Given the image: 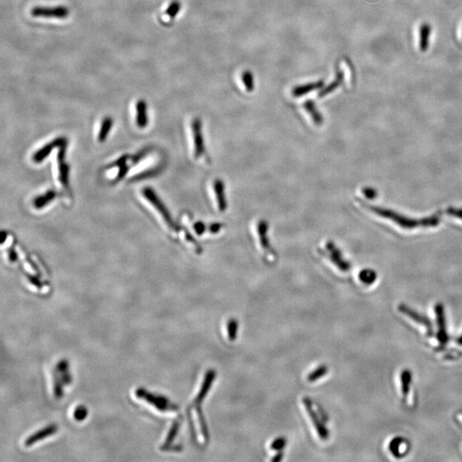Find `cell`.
I'll return each instance as SVG.
<instances>
[{"mask_svg":"<svg viewBox=\"0 0 462 462\" xmlns=\"http://www.w3.org/2000/svg\"><path fill=\"white\" fill-rule=\"evenodd\" d=\"M368 207L370 209V211H373L375 214L379 215L381 217L394 221L395 224L406 230H413L419 227H435L440 224L441 217L438 215H434L432 217H428L426 218H422V219H415V218L405 217L399 213H396L395 211L387 210V209L380 208L376 206H368Z\"/></svg>","mask_w":462,"mask_h":462,"instance_id":"6da1fadb","label":"cell"},{"mask_svg":"<svg viewBox=\"0 0 462 462\" xmlns=\"http://www.w3.org/2000/svg\"><path fill=\"white\" fill-rule=\"evenodd\" d=\"M254 230L256 244L264 259L268 263H275L277 256L271 246L269 234H268L269 233L268 222L263 219L257 221L254 225Z\"/></svg>","mask_w":462,"mask_h":462,"instance_id":"7a4b0ae2","label":"cell"},{"mask_svg":"<svg viewBox=\"0 0 462 462\" xmlns=\"http://www.w3.org/2000/svg\"><path fill=\"white\" fill-rule=\"evenodd\" d=\"M191 147L193 159L204 162L208 160L203 137L202 123L199 118H194L191 123Z\"/></svg>","mask_w":462,"mask_h":462,"instance_id":"3957f363","label":"cell"},{"mask_svg":"<svg viewBox=\"0 0 462 462\" xmlns=\"http://www.w3.org/2000/svg\"><path fill=\"white\" fill-rule=\"evenodd\" d=\"M318 253L321 257L330 261L341 272H348L350 269V264L343 259V254L333 242H325L324 247L318 249Z\"/></svg>","mask_w":462,"mask_h":462,"instance_id":"277c9868","label":"cell"},{"mask_svg":"<svg viewBox=\"0 0 462 462\" xmlns=\"http://www.w3.org/2000/svg\"><path fill=\"white\" fill-rule=\"evenodd\" d=\"M304 407L306 408V412L309 415L310 419L312 420L313 426L315 427L316 432L318 433V437L323 439L326 440L330 437V432L328 431L326 426H325V421L326 419V416L323 414V410H316L313 407V403L309 398H304L303 399Z\"/></svg>","mask_w":462,"mask_h":462,"instance_id":"5b68a950","label":"cell"},{"mask_svg":"<svg viewBox=\"0 0 462 462\" xmlns=\"http://www.w3.org/2000/svg\"><path fill=\"white\" fill-rule=\"evenodd\" d=\"M143 196L151 205H153V208L155 209L159 212V216L162 218L163 221L165 222L166 226L168 227L170 230L176 231L177 230V225L175 224L174 221L172 219V216L170 214L168 210L166 207V205L163 204L162 201L159 199V197L156 195L152 188L150 187H146L143 189Z\"/></svg>","mask_w":462,"mask_h":462,"instance_id":"8992f818","label":"cell"},{"mask_svg":"<svg viewBox=\"0 0 462 462\" xmlns=\"http://www.w3.org/2000/svg\"><path fill=\"white\" fill-rule=\"evenodd\" d=\"M135 395L138 398L147 401L149 404L155 407V408L161 412L178 410V407L176 405L172 404L167 398L162 395H153L142 388H140L135 391Z\"/></svg>","mask_w":462,"mask_h":462,"instance_id":"52a82bcc","label":"cell"},{"mask_svg":"<svg viewBox=\"0 0 462 462\" xmlns=\"http://www.w3.org/2000/svg\"><path fill=\"white\" fill-rule=\"evenodd\" d=\"M211 199L214 205V208L219 213H224L228 207L226 195H225V186L224 182L221 179H214L211 182Z\"/></svg>","mask_w":462,"mask_h":462,"instance_id":"ba28073f","label":"cell"},{"mask_svg":"<svg viewBox=\"0 0 462 462\" xmlns=\"http://www.w3.org/2000/svg\"><path fill=\"white\" fill-rule=\"evenodd\" d=\"M31 15L34 17L65 19L70 15V10L67 7L64 5L52 7L36 6L31 9Z\"/></svg>","mask_w":462,"mask_h":462,"instance_id":"9c48e42d","label":"cell"},{"mask_svg":"<svg viewBox=\"0 0 462 462\" xmlns=\"http://www.w3.org/2000/svg\"><path fill=\"white\" fill-rule=\"evenodd\" d=\"M435 312H436V318L438 322V341L440 346L444 347L449 342V335L447 332V327H446V318H445V312H444V306L442 303H438L435 306Z\"/></svg>","mask_w":462,"mask_h":462,"instance_id":"30bf717a","label":"cell"},{"mask_svg":"<svg viewBox=\"0 0 462 462\" xmlns=\"http://www.w3.org/2000/svg\"><path fill=\"white\" fill-rule=\"evenodd\" d=\"M398 309L401 313H403L405 315L407 316L408 318L413 319V321L416 322V323L422 325L424 327H426L429 336L433 335V328H432V322L430 321V319L427 317L420 314L419 312H417L416 311H414V310L408 307L404 304H401L400 306H398Z\"/></svg>","mask_w":462,"mask_h":462,"instance_id":"8fae6325","label":"cell"},{"mask_svg":"<svg viewBox=\"0 0 462 462\" xmlns=\"http://www.w3.org/2000/svg\"><path fill=\"white\" fill-rule=\"evenodd\" d=\"M65 147L66 141L59 147L58 154V174L59 184L65 187V189H67L69 185V168L65 160Z\"/></svg>","mask_w":462,"mask_h":462,"instance_id":"7c38bea8","label":"cell"},{"mask_svg":"<svg viewBox=\"0 0 462 462\" xmlns=\"http://www.w3.org/2000/svg\"><path fill=\"white\" fill-rule=\"evenodd\" d=\"M215 378H216V371L214 370H207V372L205 373V377H204V380H203V383L201 384L199 393H198L195 399L193 400V405H199V406L201 405L204 399L206 397V395L208 394L209 390L211 389V385L214 382Z\"/></svg>","mask_w":462,"mask_h":462,"instance_id":"4fadbf2b","label":"cell"},{"mask_svg":"<svg viewBox=\"0 0 462 462\" xmlns=\"http://www.w3.org/2000/svg\"><path fill=\"white\" fill-rule=\"evenodd\" d=\"M65 141H66V140H65V138H57L55 140H53L52 142H50L48 144L45 145L44 147H41L40 149L36 151V152L34 153V155H33V161H34V163L43 162L44 159H46V157L49 156L50 153H52V150H53L55 147H60Z\"/></svg>","mask_w":462,"mask_h":462,"instance_id":"5bb4252c","label":"cell"},{"mask_svg":"<svg viewBox=\"0 0 462 462\" xmlns=\"http://www.w3.org/2000/svg\"><path fill=\"white\" fill-rule=\"evenodd\" d=\"M58 431V427L55 425H51V426H47L46 428L43 429V430H40L39 432H37L36 433L30 436L29 438H27L26 441H25V446L26 447H30L33 444H36L40 440H43L46 438H48L50 436H52V434H54Z\"/></svg>","mask_w":462,"mask_h":462,"instance_id":"9a60e30c","label":"cell"},{"mask_svg":"<svg viewBox=\"0 0 462 462\" xmlns=\"http://www.w3.org/2000/svg\"><path fill=\"white\" fill-rule=\"evenodd\" d=\"M135 110H136V118H135L136 125L140 129H144L148 123L147 102L143 99L139 100L135 104Z\"/></svg>","mask_w":462,"mask_h":462,"instance_id":"2e32d148","label":"cell"},{"mask_svg":"<svg viewBox=\"0 0 462 462\" xmlns=\"http://www.w3.org/2000/svg\"><path fill=\"white\" fill-rule=\"evenodd\" d=\"M323 86H324V82L322 81H318L317 83H307L305 85H300V86L295 87L292 90V95L294 97H301L307 93H310L312 91L321 89Z\"/></svg>","mask_w":462,"mask_h":462,"instance_id":"e0dca14e","label":"cell"},{"mask_svg":"<svg viewBox=\"0 0 462 462\" xmlns=\"http://www.w3.org/2000/svg\"><path fill=\"white\" fill-rule=\"evenodd\" d=\"M304 109L308 114L310 118L312 120V123L315 125L320 126L324 123V117L322 116L321 113L318 111V109L316 107L315 104L312 101H306L303 104Z\"/></svg>","mask_w":462,"mask_h":462,"instance_id":"ac0fdd59","label":"cell"},{"mask_svg":"<svg viewBox=\"0 0 462 462\" xmlns=\"http://www.w3.org/2000/svg\"><path fill=\"white\" fill-rule=\"evenodd\" d=\"M68 369H69V365H68L67 361L64 360V361H59L57 365L56 372H58L60 376H58V374L55 373L54 376L60 380L64 385H68L71 383V376L70 372L68 371Z\"/></svg>","mask_w":462,"mask_h":462,"instance_id":"d6986e66","label":"cell"},{"mask_svg":"<svg viewBox=\"0 0 462 462\" xmlns=\"http://www.w3.org/2000/svg\"><path fill=\"white\" fill-rule=\"evenodd\" d=\"M56 196L57 195H56L55 192L52 191V190L47 191L46 193H43V194H41V195L38 196V197H36V198L34 199V201H33L34 207L36 209L43 208L46 205L52 202V200L55 199Z\"/></svg>","mask_w":462,"mask_h":462,"instance_id":"ffe728a7","label":"cell"},{"mask_svg":"<svg viewBox=\"0 0 462 462\" xmlns=\"http://www.w3.org/2000/svg\"><path fill=\"white\" fill-rule=\"evenodd\" d=\"M406 444H407V442H406L404 438H394V439L390 442V444H389V451L391 452L392 455H393V456L395 457V458H398V459L402 458L403 456H405V453L401 451V448L406 445Z\"/></svg>","mask_w":462,"mask_h":462,"instance_id":"44dd1931","label":"cell"},{"mask_svg":"<svg viewBox=\"0 0 462 462\" xmlns=\"http://www.w3.org/2000/svg\"><path fill=\"white\" fill-rule=\"evenodd\" d=\"M412 378H413V375H412V371H410L407 369H405V370L401 371V393H402V396L403 398H406L409 393V390H410L411 384H412Z\"/></svg>","mask_w":462,"mask_h":462,"instance_id":"7402d4cb","label":"cell"},{"mask_svg":"<svg viewBox=\"0 0 462 462\" xmlns=\"http://www.w3.org/2000/svg\"><path fill=\"white\" fill-rule=\"evenodd\" d=\"M112 126H113V119L110 116L104 117V120L102 121L100 129L98 131V141L99 142H104L106 140L109 133L112 129Z\"/></svg>","mask_w":462,"mask_h":462,"instance_id":"603a6c76","label":"cell"},{"mask_svg":"<svg viewBox=\"0 0 462 462\" xmlns=\"http://www.w3.org/2000/svg\"><path fill=\"white\" fill-rule=\"evenodd\" d=\"M431 34V27L428 23H424L420 27V32H419V47L422 52H426L428 49L429 46V38Z\"/></svg>","mask_w":462,"mask_h":462,"instance_id":"cb8c5ba5","label":"cell"},{"mask_svg":"<svg viewBox=\"0 0 462 462\" xmlns=\"http://www.w3.org/2000/svg\"><path fill=\"white\" fill-rule=\"evenodd\" d=\"M181 422L179 420H176L173 425H172V428L170 430L169 432L168 436L166 438L165 443L161 446V450H169L171 449V445H172L173 441H174L175 438L177 437V434H178V431H179V428H180Z\"/></svg>","mask_w":462,"mask_h":462,"instance_id":"d4e9b609","label":"cell"},{"mask_svg":"<svg viewBox=\"0 0 462 462\" xmlns=\"http://www.w3.org/2000/svg\"><path fill=\"white\" fill-rule=\"evenodd\" d=\"M343 73L342 71H338L337 74V77L335 78L333 82L329 85V86L326 87L325 89H323L321 92H319L318 94V97H325L326 95L330 94L331 92H333L334 90L338 89L340 85L343 83Z\"/></svg>","mask_w":462,"mask_h":462,"instance_id":"484cf974","label":"cell"},{"mask_svg":"<svg viewBox=\"0 0 462 462\" xmlns=\"http://www.w3.org/2000/svg\"><path fill=\"white\" fill-rule=\"evenodd\" d=\"M328 371L329 368L325 365H321L318 368H316L315 370H312L306 378L310 383H313L324 377L328 373Z\"/></svg>","mask_w":462,"mask_h":462,"instance_id":"4316f807","label":"cell"},{"mask_svg":"<svg viewBox=\"0 0 462 462\" xmlns=\"http://www.w3.org/2000/svg\"><path fill=\"white\" fill-rule=\"evenodd\" d=\"M359 278L364 284H372L376 281V273L374 272L373 270H362L359 274Z\"/></svg>","mask_w":462,"mask_h":462,"instance_id":"83f0119b","label":"cell"},{"mask_svg":"<svg viewBox=\"0 0 462 462\" xmlns=\"http://www.w3.org/2000/svg\"><path fill=\"white\" fill-rule=\"evenodd\" d=\"M239 324L238 322L235 318H231L227 324V331H228V337L229 340L231 342H234L237 337V331H238Z\"/></svg>","mask_w":462,"mask_h":462,"instance_id":"f1b7e54d","label":"cell"},{"mask_svg":"<svg viewBox=\"0 0 462 462\" xmlns=\"http://www.w3.org/2000/svg\"><path fill=\"white\" fill-rule=\"evenodd\" d=\"M242 82L245 86V89L248 92H253L254 90V75L250 71H245L242 74Z\"/></svg>","mask_w":462,"mask_h":462,"instance_id":"f546056e","label":"cell"},{"mask_svg":"<svg viewBox=\"0 0 462 462\" xmlns=\"http://www.w3.org/2000/svg\"><path fill=\"white\" fill-rule=\"evenodd\" d=\"M181 8H182V4L178 0H174L169 4V6L166 9V14L170 18H175L176 15L180 12Z\"/></svg>","mask_w":462,"mask_h":462,"instance_id":"4dcf8cb0","label":"cell"},{"mask_svg":"<svg viewBox=\"0 0 462 462\" xmlns=\"http://www.w3.org/2000/svg\"><path fill=\"white\" fill-rule=\"evenodd\" d=\"M73 416L74 419H76L78 422L84 420L88 416V410H87L86 407L82 406V405L77 407V408L74 410Z\"/></svg>","mask_w":462,"mask_h":462,"instance_id":"1f68e13d","label":"cell"},{"mask_svg":"<svg viewBox=\"0 0 462 462\" xmlns=\"http://www.w3.org/2000/svg\"><path fill=\"white\" fill-rule=\"evenodd\" d=\"M287 445V440L283 437L276 438L271 444V449L275 451H282Z\"/></svg>","mask_w":462,"mask_h":462,"instance_id":"d6a6232c","label":"cell"},{"mask_svg":"<svg viewBox=\"0 0 462 462\" xmlns=\"http://www.w3.org/2000/svg\"><path fill=\"white\" fill-rule=\"evenodd\" d=\"M193 231L198 236H202L204 233L207 231L205 224H203L202 222H196L195 224H193Z\"/></svg>","mask_w":462,"mask_h":462,"instance_id":"836d02e7","label":"cell"},{"mask_svg":"<svg viewBox=\"0 0 462 462\" xmlns=\"http://www.w3.org/2000/svg\"><path fill=\"white\" fill-rule=\"evenodd\" d=\"M223 229V225L221 224H217V223H213V224H210L209 225L208 231L209 232L212 234V235H216V234H218V233L221 232V230Z\"/></svg>","mask_w":462,"mask_h":462,"instance_id":"e575fe53","label":"cell"},{"mask_svg":"<svg viewBox=\"0 0 462 462\" xmlns=\"http://www.w3.org/2000/svg\"><path fill=\"white\" fill-rule=\"evenodd\" d=\"M363 193L365 195L367 196L369 199H374L376 197V191L373 188H369L367 187L363 190Z\"/></svg>","mask_w":462,"mask_h":462,"instance_id":"d590c367","label":"cell"},{"mask_svg":"<svg viewBox=\"0 0 462 462\" xmlns=\"http://www.w3.org/2000/svg\"><path fill=\"white\" fill-rule=\"evenodd\" d=\"M447 212L451 216L462 219V209H449Z\"/></svg>","mask_w":462,"mask_h":462,"instance_id":"8d00e7d4","label":"cell"},{"mask_svg":"<svg viewBox=\"0 0 462 462\" xmlns=\"http://www.w3.org/2000/svg\"><path fill=\"white\" fill-rule=\"evenodd\" d=\"M282 458H283V453H282V451H278V453L277 454V455L273 457V459H272V462H281Z\"/></svg>","mask_w":462,"mask_h":462,"instance_id":"74e56055","label":"cell"},{"mask_svg":"<svg viewBox=\"0 0 462 462\" xmlns=\"http://www.w3.org/2000/svg\"><path fill=\"white\" fill-rule=\"evenodd\" d=\"M457 343H459L460 345H462V335L457 339Z\"/></svg>","mask_w":462,"mask_h":462,"instance_id":"f35d334b","label":"cell"}]
</instances>
